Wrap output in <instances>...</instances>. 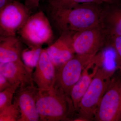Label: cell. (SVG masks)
<instances>
[{
	"label": "cell",
	"instance_id": "cell-1",
	"mask_svg": "<svg viewBox=\"0 0 121 121\" xmlns=\"http://www.w3.org/2000/svg\"><path fill=\"white\" fill-rule=\"evenodd\" d=\"M102 4L88 3L66 8L50 7L49 19L60 35H72L100 24Z\"/></svg>",
	"mask_w": 121,
	"mask_h": 121
},
{
	"label": "cell",
	"instance_id": "cell-2",
	"mask_svg": "<svg viewBox=\"0 0 121 121\" xmlns=\"http://www.w3.org/2000/svg\"><path fill=\"white\" fill-rule=\"evenodd\" d=\"M39 121H59L69 120L74 109L70 98L57 92L54 88L39 90L36 102Z\"/></svg>",
	"mask_w": 121,
	"mask_h": 121
},
{
	"label": "cell",
	"instance_id": "cell-3",
	"mask_svg": "<svg viewBox=\"0 0 121 121\" xmlns=\"http://www.w3.org/2000/svg\"><path fill=\"white\" fill-rule=\"evenodd\" d=\"M114 71L102 66L98 70L79 106V117L84 121L94 120L96 110L110 84Z\"/></svg>",
	"mask_w": 121,
	"mask_h": 121
},
{
	"label": "cell",
	"instance_id": "cell-4",
	"mask_svg": "<svg viewBox=\"0 0 121 121\" xmlns=\"http://www.w3.org/2000/svg\"><path fill=\"white\" fill-rule=\"evenodd\" d=\"M29 47L52 43L54 35L49 19L42 11L32 14L17 33Z\"/></svg>",
	"mask_w": 121,
	"mask_h": 121
},
{
	"label": "cell",
	"instance_id": "cell-5",
	"mask_svg": "<svg viewBox=\"0 0 121 121\" xmlns=\"http://www.w3.org/2000/svg\"><path fill=\"white\" fill-rule=\"evenodd\" d=\"M95 56L75 54L67 62L56 67L54 89L58 93L70 97L72 87L80 78L84 68Z\"/></svg>",
	"mask_w": 121,
	"mask_h": 121
},
{
	"label": "cell",
	"instance_id": "cell-6",
	"mask_svg": "<svg viewBox=\"0 0 121 121\" xmlns=\"http://www.w3.org/2000/svg\"><path fill=\"white\" fill-rule=\"evenodd\" d=\"M108 44V37L100 24L71 35V47L75 54L95 56Z\"/></svg>",
	"mask_w": 121,
	"mask_h": 121
},
{
	"label": "cell",
	"instance_id": "cell-7",
	"mask_svg": "<svg viewBox=\"0 0 121 121\" xmlns=\"http://www.w3.org/2000/svg\"><path fill=\"white\" fill-rule=\"evenodd\" d=\"M121 102V77H112L109 86L99 104L94 120L120 121Z\"/></svg>",
	"mask_w": 121,
	"mask_h": 121
},
{
	"label": "cell",
	"instance_id": "cell-8",
	"mask_svg": "<svg viewBox=\"0 0 121 121\" xmlns=\"http://www.w3.org/2000/svg\"><path fill=\"white\" fill-rule=\"evenodd\" d=\"M25 4L15 0L0 10V37L16 36L31 15Z\"/></svg>",
	"mask_w": 121,
	"mask_h": 121
},
{
	"label": "cell",
	"instance_id": "cell-9",
	"mask_svg": "<svg viewBox=\"0 0 121 121\" xmlns=\"http://www.w3.org/2000/svg\"><path fill=\"white\" fill-rule=\"evenodd\" d=\"M39 91L37 87L29 86L19 87L14 96V101L19 110V121H39L36 102Z\"/></svg>",
	"mask_w": 121,
	"mask_h": 121
},
{
	"label": "cell",
	"instance_id": "cell-10",
	"mask_svg": "<svg viewBox=\"0 0 121 121\" xmlns=\"http://www.w3.org/2000/svg\"><path fill=\"white\" fill-rule=\"evenodd\" d=\"M102 62L101 55L99 54L96 55L84 68L80 78L72 87L70 97L75 112H78L80 101L98 70L101 66Z\"/></svg>",
	"mask_w": 121,
	"mask_h": 121
},
{
	"label": "cell",
	"instance_id": "cell-11",
	"mask_svg": "<svg viewBox=\"0 0 121 121\" xmlns=\"http://www.w3.org/2000/svg\"><path fill=\"white\" fill-rule=\"evenodd\" d=\"M55 76V67L46 48L43 49L35 71L32 73L33 82L39 90H49L54 87Z\"/></svg>",
	"mask_w": 121,
	"mask_h": 121
},
{
	"label": "cell",
	"instance_id": "cell-12",
	"mask_svg": "<svg viewBox=\"0 0 121 121\" xmlns=\"http://www.w3.org/2000/svg\"><path fill=\"white\" fill-rule=\"evenodd\" d=\"M0 73L12 85L19 83V87L34 86L31 68L26 66L22 60L0 64Z\"/></svg>",
	"mask_w": 121,
	"mask_h": 121
},
{
	"label": "cell",
	"instance_id": "cell-13",
	"mask_svg": "<svg viewBox=\"0 0 121 121\" xmlns=\"http://www.w3.org/2000/svg\"><path fill=\"white\" fill-rule=\"evenodd\" d=\"M104 4L100 16L102 27L109 39L121 36V4Z\"/></svg>",
	"mask_w": 121,
	"mask_h": 121
},
{
	"label": "cell",
	"instance_id": "cell-14",
	"mask_svg": "<svg viewBox=\"0 0 121 121\" xmlns=\"http://www.w3.org/2000/svg\"><path fill=\"white\" fill-rule=\"evenodd\" d=\"M55 67L67 62L75 55L71 45V35L62 34L46 48Z\"/></svg>",
	"mask_w": 121,
	"mask_h": 121
},
{
	"label": "cell",
	"instance_id": "cell-15",
	"mask_svg": "<svg viewBox=\"0 0 121 121\" xmlns=\"http://www.w3.org/2000/svg\"><path fill=\"white\" fill-rule=\"evenodd\" d=\"M22 43L16 36L0 37V64L22 60Z\"/></svg>",
	"mask_w": 121,
	"mask_h": 121
},
{
	"label": "cell",
	"instance_id": "cell-16",
	"mask_svg": "<svg viewBox=\"0 0 121 121\" xmlns=\"http://www.w3.org/2000/svg\"><path fill=\"white\" fill-rule=\"evenodd\" d=\"M24 49L22 54V59L24 64L30 68L36 67L41 51L42 46H36Z\"/></svg>",
	"mask_w": 121,
	"mask_h": 121
},
{
	"label": "cell",
	"instance_id": "cell-17",
	"mask_svg": "<svg viewBox=\"0 0 121 121\" xmlns=\"http://www.w3.org/2000/svg\"><path fill=\"white\" fill-rule=\"evenodd\" d=\"M50 7L54 8H66L78 4L93 3L99 4L103 3L101 0H48Z\"/></svg>",
	"mask_w": 121,
	"mask_h": 121
},
{
	"label": "cell",
	"instance_id": "cell-18",
	"mask_svg": "<svg viewBox=\"0 0 121 121\" xmlns=\"http://www.w3.org/2000/svg\"><path fill=\"white\" fill-rule=\"evenodd\" d=\"M20 114L15 103L0 110V121H19Z\"/></svg>",
	"mask_w": 121,
	"mask_h": 121
},
{
	"label": "cell",
	"instance_id": "cell-19",
	"mask_svg": "<svg viewBox=\"0 0 121 121\" xmlns=\"http://www.w3.org/2000/svg\"><path fill=\"white\" fill-rule=\"evenodd\" d=\"M20 86V83H17L0 92V110L12 104L13 97Z\"/></svg>",
	"mask_w": 121,
	"mask_h": 121
},
{
	"label": "cell",
	"instance_id": "cell-20",
	"mask_svg": "<svg viewBox=\"0 0 121 121\" xmlns=\"http://www.w3.org/2000/svg\"><path fill=\"white\" fill-rule=\"evenodd\" d=\"M114 50L116 54L117 68L121 74V36H113L109 39V44Z\"/></svg>",
	"mask_w": 121,
	"mask_h": 121
},
{
	"label": "cell",
	"instance_id": "cell-21",
	"mask_svg": "<svg viewBox=\"0 0 121 121\" xmlns=\"http://www.w3.org/2000/svg\"><path fill=\"white\" fill-rule=\"evenodd\" d=\"M40 1V0H25V4L32 12L37 9Z\"/></svg>",
	"mask_w": 121,
	"mask_h": 121
},
{
	"label": "cell",
	"instance_id": "cell-22",
	"mask_svg": "<svg viewBox=\"0 0 121 121\" xmlns=\"http://www.w3.org/2000/svg\"><path fill=\"white\" fill-rule=\"evenodd\" d=\"M12 85L7 78L0 73V92L7 89Z\"/></svg>",
	"mask_w": 121,
	"mask_h": 121
},
{
	"label": "cell",
	"instance_id": "cell-23",
	"mask_svg": "<svg viewBox=\"0 0 121 121\" xmlns=\"http://www.w3.org/2000/svg\"><path fill=\"white\" fill-rule=\"evenodd\" d=\"M104 4H121V0H101Z\"/></svg>",
	"mask_w": 121,
	"mask_h": 121
},
{
	"label": "cell",
	"instance_id": "cell-24",
	"mask_svg": "<svg viewBox=\"0 0 121 121\" xmlns=\"http://www.w3.org/2000/svg\"><path fill=\"white\" fill-rule=\"evenodd\" d=\"M14 0H0V10Z\"/></svg>",
	"mask_w": 121,
	"mask_h": 121
},
{
	"label": "cell",
	"instance_id": "cell-25",
	"mask_svg": "<svg viewBox=\"0 0 121 121\" xmlns=\"http://www.w3.org/2000/svg\"><path fill=\"white\" fill-rule=\"evenodd\" d=\"M121 119H120V121H121Z\"/></svg>",
	"mask_w": 121,
	"mask_h": 121
}]
</instances>
